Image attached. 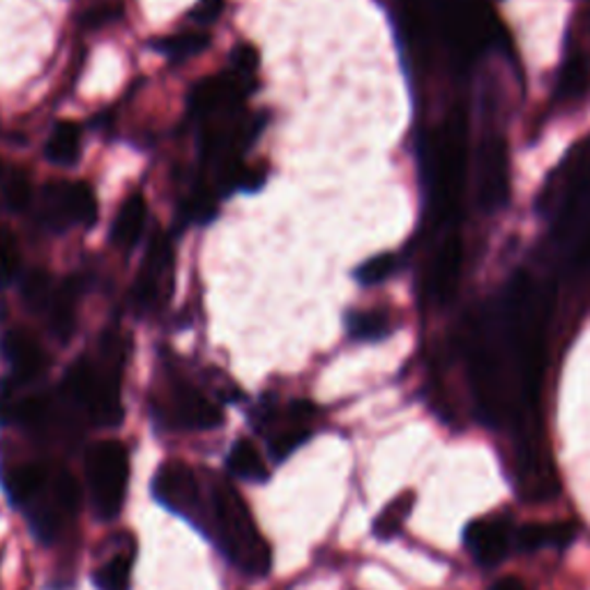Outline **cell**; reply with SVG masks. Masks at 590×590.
<instances>
[{
  "instance_id": "1f68e13d",
  "label": "cell",
  "mask_w": 590,
  "mask_h": 590,
  "mask_svg": "<svg viewBox=\"0 0 590 590\" xmlns=\"http://www.w3.org/2000/svg\"><path fill=\"white\" fill-rule=\"evenodd\" d=\"M231 68L236 74L250 76L258 70V51L252 45H240L231 53Z\"/></svg>"
},
{
  "instance_id": "8fae6325",
  "label": "cell",
  "mask_w": 590,
  "mask_h": 590,
  "mask_svg": "<svg viewBox=\"0 0 590 590\" xmlns=\"http://www.w3.org/2000/svg\"><path fill=\"white\" fill-rule=\"evenodd\" d=\"M463 540L478 565L496 567L510 549V528L501 519H478L466 526Z\"/></svg>"
},
{
  "instance_id": "836d02e7",
  "label": "cell",
  "mask_w": 590,
  "mask_h": 590,
  "mask_svg": "<svg viewBox=\"0 0 590 590\" xmlns=\"http://www.w3.org/2000/svg\"><path fill=\"white\" fill-rule=\"evenodd\" d=\"M118 16H123V8H118V5L95 8L93 12H88L84 19H81V24L88 26V28H101V26L116 22Z\"/></svg>"
},
{
  "instance_id": "277c9868",
  "label": "cell",
  "mask_w": 590,
  "mask_h": 590,
  "mask_svg": "<svg viewBox=\"0 0 590 590\" xmlns=\"http://www.w3.org/2000/svg\"><path fill=\"white\" fill-rule=\"evenodd\" d=\"M153 494L167 510L190 519L201 528V517H206V505H203L198 478L188 463L178 459L161 463L153 482Z\"/></svg>"
},
{
  "instance_id": "d6a6232c",
  "label": "cell",
  "mask_w": 590,
  "mask_h": 590,
  "mask_svg": "<svg viewBox=\"0 0 590 590\" xmlns=\"http://www.w3.org/2000/svg\"><path fill=\"white\" fill-rule=\"evenodd\" d=\"M224 12V0H198L194 10L190 12L192 22L198 26H210Z\"/></svg>"
},
{
  "instance_id": "7a4b0ae2",
  "label": "cell",
  "mask_w": 590,
  "mask_h": 590,
  "mask_svg": "<svg viewBox=\"0 0 590 590\" xmlns=\"http://www.w3.org/2000/svg\"><path fill=\"white\" fill-rule=\"evenodd\" d=\"M101 368L88 358H79L63 378V395L86 413L97 426H118L125 418L118 385V358L105 356Z\"/></svg>"
},
{
  "instance_id": "e575fe53",
  "label": "cell",
  "mask_w": 590,
  "mask_h": 590,
  "mask_svg": "<svg viewBox=\"0 0 590 590\" xmlns=\"http://www.w3.org/2000/svg\"><path fill=\"white\" fill-rule=\"evenodd\" d=\"M492 590H526V586L515 577H503L492 586Z\"/></svg>"
},
{
  "instance_id": "6da1fadb",
  "label": "cell",
  "mask_w": 590,
  "mask_h": 590,
  "mask_svg": "<svg viewBox=\"0 0 590 590\" xmlns=\"http://www.w3.org/2000/svg\"><path fill=\"white\" fill-rule=\"evenodd\" d=\"M215 542L221 554L233 563L242 575L261 579L270 573V544L263 540L250 507L236 492V486L219 482L213 492L210 517Z\"/></svg>"
},
{
  "instance_id": "603a6c76",
  "label": "cell",
  "mask_w": 590,
  "mask_h": 590,
  "mask_svg": "<svg viewBox=\"0 0 590 590\" xmlns=\"http://www.w3.org/2000/svg\"><path fill=\"white\" fill-rule=\"evenodd\" d=\"M413 503H416V496L411 492H406V494L397 496L393 503L385 505L383 513L374 521V535L381 540L395 538L401 531L406 519H409V515L413 510Z\"/></svg>"
},
{
  "instance_id": "52a82bcc",
  "label": "cell",
  "mask_w": 590,
  "mask_h": 590,
  "mask_svg": "<svg viewBox=\"0 0 590 590\" xmlns=\"http://www.w3.org/2000/svg\"><path fill=\"white\" fill-rule=\"evenodd\" d=\"M434 178L441 210L453 213L463 182V128L457 118H453V123L438 136L434 150Z\"/></svg>"
},
{
  "instance_id": "d4e9b609",
  "label": "cell",
  "mask_w": 590,
  "mask_h": 590,
  "mask_svg": "<svg viewBox=\"0 0 590 590\" xmlns=\"http://www.w3.org/2000/svg\"><path fill=\"white\" fill-rule=\"evenodd\" d=\"M346 323L351 337L360 341H376L390 333V321L383 312H353Z\"/></svg>"
},
{
  "instance_id": "d590c367",
  "label": "cell",
  "mask_w": 590,
  "mask_h": 590,
  "mask_svg": "<svg viewBox=\"0 0 590 590\" xmlns=\"http://www.w3.org/2000/svg\"><path fill=\"white\" fill-rule=\"evenodd\" d=\"M590 258V233L586 238V242L581 245V261H588Z\"/></svg>"
},
{
  "instance_id": "e0dca14e",
  "label": "cell",
  "mask_w": 590,
  "mask_h": 590,
  "mask_svg": "<svg viewBox=\"0 0 590 590\" xmlns=\"http://www.w3.org/2000/svg\"><path fill=\"white\" fill-rule=\"evenodd\" d=\"M577 528L573 521H554V523H526L517 531V546L521 552H535L542 546H567L575 540Z\"/></svg>"
},
{
  "instance_id": "ffe728a7",
  "label": "cell",
  "mask_w": 590,
  "mask_h": 590,
  "mask_svg": "<svg viewBox=\"0 0 590 590\" xmlns=\"http://www.w3.org/2000/svg\"><path fill=\"white\" fill-rule=\"evenodd\" d=\"M45 153L49 157V161L60 167H70L79 159L81 153V130L79 125L70 123V120H63V123H58L51 132V136L47 139Z\"/></svg>"
},
{
  "instance_id": "44dd1931",
  "label": "cell",
  "mask_w": 590,
  "mask_h": 590,
  "mask_svg": "<svg viewBox=\"0 0 590 590\" xmlns=\"http://www.w3.org/2000/svg\"><path fill=\"white\" fill-rule=\"evenodd\" d=\"M229 471L236 478L250 480V482H266L268 480V468L266 461H263L261 453L256 450V445L248 438H240L233 450L229 453Z\"/></svg>"
},
{
  "instance_id": "5bb4252c",
  "label": "cell",
  "mask_w": 590,
  "mask_h": 590,
  "mask_svg": "<svg viewBox=\"0 0 590 590\" xmlns=\"http://www.w3.org/2000/svg\"><path fill=\"white\" fill-rule=\"evenodd\" d=\"M49 480L51 475L47 473V468L39 463H24L12 468L5 475V492L10 503L16 507L33 505L49 486Z\"/></svg>"
},
{
  "instance_id": "30bf717a",
  "label": "cell",
  "mask_w": 590,
  "mask_h": 590,
  "mask_svg": "<svg viewBox=\"0 0 590 590\" xmlns=\"http://www.w3.org/2000/svg\"><path fill=\"white\" fill-rule=\"evenodd\" d=\"M171 418L182 430L210 432L221 424L224 413L215 401L192 388V385L176 383L171 395Z\"/></svg>"
},
{
  "instance_id": "7c38bea8",
  "label": "cell",
  "mask_w": 590,
  "mask_h": 590,
  "mask_svg": "<svg viewBox=\"0 0 590 590\" xmlns=\"http://www.w3.org/2000/svg\"><path fill=\"white\" fill-rule=\"evenodd\" d=\"M0 351H3V358L16 381H33L47 368L45 349L31 333L22 328L5 333L3 341H0Z\"/></svg>"
},
{
  "instance_id": "5b68a950",
  "label": "cell",
  "mask_w": 590,
  "mask_h": 590,
  "mask_svg": "<svg viewBox=\"0 0 590 590\" xmlns=\"http://www.w3.org/2000/svg\"><path fill=\"white\" fill-rule=\"evenodd\" d=\"M173 287V248L165 233H157L150 242L144 268H141L134 289L132 304L134 310L146 314L167 302Z\"/></svg>"
},
{
  "instance_id": "f1b7e54d",
  "label": "cell",
  "mask_w": 590,
  "mask_h": 590,
  "mask_svg": "<svg viewBox=\"0 0 590 590\" xmlns=\"http://www.w3.org/2000/svg\"><path fill=\"white\" fill-rule=\"evenodd\" d=\"M397 270V256L395 254H378L370 261H364L358 268L356 277L364 287H374V284H381L388 279Z\"/></svg>"
},
{
  "instance_id": "7402d4cb",
  "label": "cell",
  "mask_w": 590,
  "mask_h": 590,
  "mask_svg": "<svg viewBox=\"0 0 590 590\" xmlns=\"http://www.w3.org/2000/svg\"><path fill=\"white\" fill-rule=\"evenodd\" d=\"M208 47H210V35L201 31H188V33L153 39V49L169 56L171 60H185V58L198 56Z\"/></svg>"
},
{
  "instance_id": "ac0fdd59",
  "label": "cell",
  "mask_w": 590,
  "mask_h": 590,
  "mask_svg": "<svg viewBox=\"0 0 590 590\" xmlns=\"http://www.w3.org/2000/svg\"><path fill=\"white\" fill-rule=\"evenodd\" d=\"M134 552V542L130 540L128 546H118L113 556L97 567L95 583L99 590H130L132 567L136 558Z\"/></svg>"
},
{
  "instance_id": "8d00e7d4",
  "label": "cell",
  "mask_w": 590,
  "mask_h": 590,
  "mask_svg": "<svg viewBox=\"0 0 590 590\" xmlns=\"http://www.w3.org/2000/svg\"><path fill=\"white\" fill-rule=\"evenodd\" d=\"M0 180H3V165H0Z\"/></svg>"
},
{
  "instance_id": "4fadbf2b",
  "label": "cell",
  "mask_w": 590,
  "mask_h": 590,
  "mask_svg": "<svg viewBox=\"0 0 590 590\" xmlns=\"http://www.w3.org/2000/svg\"><path fill=\"white\" fill-rule=\"evenodd\" d=\"M461 261L463 250L457 233H450L438 248L432 268V291L438 302H450L457 296L459 279H461Z\"/></svg>"
},
{
  "instance_id": "cb8c5ba5",
  "label": "cell",
  "mask_w": 590,
  "mask_h": 590,
  "mask_svg": "<svg viewBox=\"0 0 590 590\" xmlns=\"http://www.w3.org/2000/svg\"><path fill=\"white\" fill-rule=\"evenodd\" d=\"M56 289L58 287H53L49 273L33 270L26 275V279L22 284V298H24L28 310H33L37 314H47L49 304L56 296Z\"/></svg>"
},
{
  "instance_id": "ba28073f",
  "label": "cell",
  "mask_w": 590,
  "mask_h": 590,
  "mask_svg": "<svg viewBox=\"0 0 590 590\" xmlns=\"http://www.w3.org/2000/svg\"><path fill=\"white\" fill-rule=\"evenodd\" d=\"M248 95V76L219 74L194 84L190 93V111L196 118H213L219 113H236L242 97Z\"/></svg>"
},
{
  "instance_id": "3957f363",
  "label": "cell",
  "mask_w": 590,
  "mask_h": 590,
  "mask_svg": "<svg viewBox=\"0 0 590 590\" xmlns=\"http://www.w3.org/2000/svg\"><path fill=\"white\" fill-rule=\"evenodd\" d=\"M86 475L95 515L99 519H116L123 510L130 484V453L123 443H95L86 459Z\"/></svg>"
},
{
  "instance_id": "d6986e66",
  "label": "cell",
  "mask_w": 590,
  "mask_h": 590,
  "mask_svg": "<svg viewBox=\"0 0 590 590\" xmlns=\"http://www.w3.org/2000/svg\"><path fill=\"white\" fill-rule=\"evenodd\" d=\"M76 296H79V289L74 281H68L63 284V287L56 289V296L49 304L47 310V318H49V328L51 333L60 339V341H68L74 333V304H76Z\"/></svg>"
},
{
  "instance_id": "9c48e42d",
  "label": "cell",
  "mask_w": 590,
  "mask_h": 590,
  "mask_svg": "<svg viewBox=\"0 0 590 590\" xmlns=\"http://www.w3.org/2000/svg\"><path fill=\"white\" fill-rule=\"evenodd\" d=\"M507 171V146L501 136L482 141L478 153V201L484 210L501 208L510 185Z\"/></svg>"
},
{
  "instance_id": "f546056e",
  "label": "cell",
  "mask_w": 590,
  "mask_h": 590,
  "mask_svg": "<svg viewBox=\"0 0 590 590\" xmlns=\"http://www.w3.org/2000/svg\"><path fill=\"white\" fill-rule=\"evenodd\" d=\"M19 270V248L10 231L0 229V287L14 279Z\"/></svg>"
},
{
  "instance_id": "484cf974",
  "label": "cell",
  "mask_w": 590,
  "mask_h": 590,
  "mask_svg": "<svg viewBox=\"0 0 590 590\" xmlns=\"http://www.w3.org/2000/svg\"><path fill=\"white\" fill-rule=\"evenodd\" d=\"M590 74L588 65L581 56H573L565 60V65L558 72V97H579L588 91Z\"/></svg>"
},
{
  "instance_id": "4dcf8cb0",
  "label": "cell",
  "mask_w": 590,
  "mask_h": 590,
  "mask_svg": "<svg viewBox=\"0 0 590 590\" xmlns=\"http://www.w3.org/2000/svg\"><path fill=\"white\" fill-rule=\"evenodd\" d=\"M308 438H310V432L304 430L302 424H296L293 430H284L270 441V453L277 461H281V459H287L289 455H293Z\"/></svg>"
},
{
  "instance_id": "83f0119b",
  "label": "cell",
  "mask_w": 590,
  "mask_h": 590,
  "mask_svg": "<svg viewBox=\"0 0 590 590\" xmlns=\"http://www.w3.org/2000/svg\"><path fill=\"white\" fill-rule=\"evenodd\" d=\"M72 213L74 224H81V227H91L97 219V198L86 182H72Z\"/></svg>"
},
{
  "instance_id": "8992f818",
  "label": "cell",
  "mask_w": 590,
  "mask_h": 590,
  "mask_svg": "<svg viewBox=\"0 0 590 590\" xmlns=\"http://www.w3.org/2000/svg\"><path fill=\"white\" fill-rule=\"evenodd\" d=\"M447 39L461 53L473 56L496 37V19L475 0H455L445 10Z\"/></svg>"
},
{
  "instance_id": "4316f807",
  "label": "cell",
  "mask_w": 590,
  "mask_h": 590,
  "mask_svg": "<svg viewBox=\"0 0 590 590\" xmlns=\"http://www.w3.org/2000/svg\"><path fill=\"white\" fill-rule=\"evenodd\" d=\"M0 188H3L5 206L12 213H22L28 206L33 188H31V178L24 169H12L10 173H5L3 180H0Z\"/></svg>"
},
{
  "instance_id": "2e32d148",
  "label": "cell",
  "mask_w": 590,
  "mask_h": 590,
  "mask_svg": "<svg viewBox=\"0 0 590 590\" xmlns=\"http://www.w3.org/2000/svg\"><path fill=\"white\" fill-rule=\"evenodd\" d=\"M39 219L51 231H65L74 224L72 182H51L39 196Z\"/></svg>"
},
{
  "instance_id": "9a60e30c",
  "label": "cell",
  "mask_w": 590,
  "mask_h": 590,
  "mask_svg": "<svg viewBox=\"0 0 590 590\" xmlns=\"http://www.w3.org/2000/svg\"><path fill=\"white\" fill-rule=\"evenodd\" d=\"M146 217H148V206L144 194L134 192L123 206H120L113 227H111V240L118 248L132 250L136 245V240L141 238L146 229Z\"/></svg>"
}]
</instances>
